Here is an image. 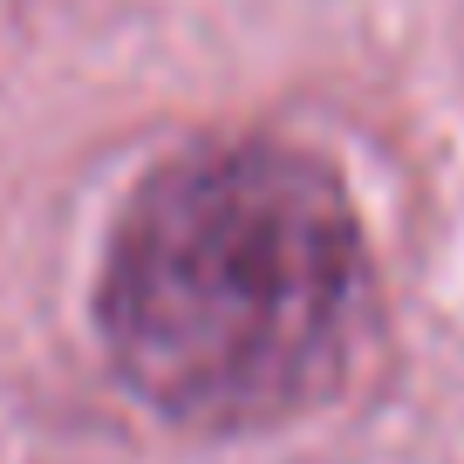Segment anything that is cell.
<instances>
[{
    "label": "cell",
    "instance_id": "cell-1",
    "mask_svg": "<svg viewBox=\"0 0 464 464\" xmlns=\"http://www.w3.org/2000/svg\"><path fill=\"white\" fill-rule=\"evenodd\" d=\"M369 328V246L342 178L266 137L191 144L137 178L102 246L96 342L191 437L321 410Z\"/></svg>",
    "mask_w": 464,
    "mask_h": 464
}]
</instances>
